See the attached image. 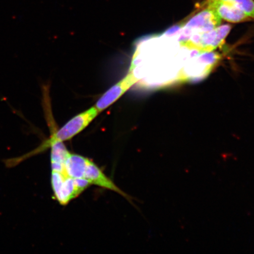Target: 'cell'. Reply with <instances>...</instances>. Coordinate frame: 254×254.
Wrapping results in <instances>:
<instances>
[{
    "instance_id": "6da1fadb",
    "label": "cell",
    "mask_w": 254,
    "mask_h": 254,
    "mask_svg": "<svg viewBox=\"0 0 254 254\" xmlns=\"http://www.w3.org/2000/svg\"><path fill=\"white\" fill-rule=\"evenodd\" d=\"M65 167L66 173L74 179L85 180L90 185L93 184L103 189L113 190L125 197H128V195L120 190L90 159L69 152L65 162Z\"/></svg>"
},
{
    "instance_id": "7a4b0ae2",
    "label": "cell",
    "mask_w": 254,
    "mask_h": 254,
    "mask_svg": "<svg viewBox=\"0 0 254 254\" xmlns=\"http://www.w3.org/2000/svg\"><path fill=\"white\" fill-rule=\"evenodd\" d=\"M90 184L86 181L74 179L66 171H52V186L57 201L63 205L77 197Z\"/></svg>"
},
{
    "instance_id": "3957f363",
    "label": "cell",
    "mask_w": 254,
    "mask_h": 254,
    "mask_svg": "<svg viewBox=\"0 0 254 254\" xmlns=\"http://www.w3.org/2000/svg\"><path fill=\"white\" fill-rule=\"evenodd\" d=\"M230 25H220L214 29L199 33L180 43V46L195 50L200 54L210 53L221 46L231 31Z\"/></svg>"
},
{
    "instance_id": "277c9868",
    "label": "cell",
    "mask_w": 254,
    "mask_h": 254,
    "mask_svg": "<svg viewBox=\"0 0 254 254\" xmlns=\"http://www.w3.org/2000/svg\"><path fill=\"white\" fill-rule=\"evenodd\" d=\"M98 111L95 106L84 111L73 117L62 128L54 131L52 128V135L47 139L48 141L64 142L69 140L80 133L96 118Z\"/></svg>"
},
{
    "instance_id": "5b68a950",
    "label": "cell",
    "mask_w": 254,
    "mask_h": 254,
    "mask_svg": "<svg viewBox=\"0 0 254 254\" xmlns=\"http://www.w3.org/2000/svg\"><path fill=\"white\" fill-rule=\"evenodd\" d=\"M137 78L135 77L134 73L130 71L125 77L121 79L113 86L111 87L97 101L95 105V108L101 113L108 107L116 102L129 90L136 81Z\"/></svg>"
},
{
    "instance_id": "8992f818",
    "label": "cell",
    "mask_w": 254,
    "mask_h": 254,
    "mask_svg": "<svg viewBox=\"0 0 254 254\" xmlns=\"http://www.w3.org/2000/svg\"><path fill=\"white\" fill-rule=\"evenodd\" d=\"M206 8L212 9L221 18L231 23L252 21L249 16L230 0H207Z\"/></svg>"
},
{
    "instance_id": "52a82bcc",
    "label": "cell",
    "mask_w": 254,
    "mask_h": 254,
    "mask_svg": "<svg viewBox=\"0 0 254 254\" xmlns=\"http://www.w3.org/2000/svg\"><path fill=\"white\" fill-rule=\"evenodd\" d=\"M221 23V18L214 10L205 7L190 19L186 25V29L202 33L214 29Z\"/></svg>"
},
{
    "instance_id": "ba28073f",
    "label": "cell",
    "mask_w": 254,
    "mask_h": 254,
    "mask_svg": "<svg viewBox=\"0 0 254 254\" xmlns=\"http://www.w3.org/2000/svg\"><path fill=\"white\" fill-rule=\"evenodd\" d=\"M233 1L238 8L245 12L249 17L254 20V0H230Z\"/></svg>"
}]
</instances>
